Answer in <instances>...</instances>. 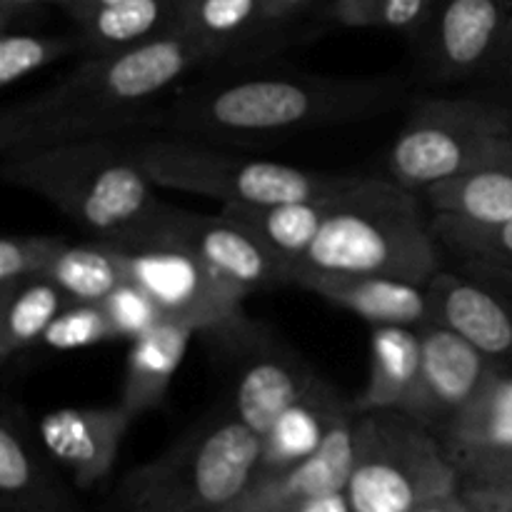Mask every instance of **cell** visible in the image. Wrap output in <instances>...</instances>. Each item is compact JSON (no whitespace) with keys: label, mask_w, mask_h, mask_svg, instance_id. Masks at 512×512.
I'll return each instance as SVG.
<instances>
[{"label":"cell","mask_w":512,"mask_h":512,"mask_svg":"<svg viewBox=\"0 0 512 512\" xmlns=\"http://www.w3.org/2000/svg\"><path fill=\"white\" fill-rule=\"evenodd\" d=\"M430 305L428 323L453 330L490 360H512V308L470 273L440 270L425 285Z\"/></svg>","instance_id":"cell-16"},{"label":"cell","mask_w":512,"mask_h":512,"mask_svg":"<svg viewBox=\"0 0 512 512\" xmlns=\"http://www.w3.org/2000/svg\"><path fill=\"white\" fill-rule=\"evenodd\" d=\"M195 330L165 320L130 343L120 403L138 418L165 403L170 383L183 365Z\"/></svg>","instance_id":"cell-21"},{"label":"cell","mask_w":512,"mask_h":512,"mask_svg":"<svg viewBox=\"0 0 512 512\" xmlns=\"http://www.w3.org/2000/svg\"><path fill=\"white\" fill-rule=\"evenodd\" d=\"M458 490V465L428 425L403 410L355 413V465L345 488L353 512H415Z\"/></svg>","instance_id":"cell-6"},{"label":"cell","mask_w":512,"mask_h":512,"mask_svg":"<svg viewBox=\"0 0 512 512\" xmlns=\"http://www.w3.org/2000/svg\"><path fill=\"white\" fill-rule=\"evenodd\" d=\"M512 155V105L483 98H423L388 153L390 178L428 190Z\"/></svg>","instance_id":"cell-8"},{"label":"cell","mask_w":512,"mask_h":512,"mask_svg":"<svg viewBox=\"0 0 512 512\" xmlns=\"http://www.w3.org/2000/svg\"><path fill=\"white\" fill-rule=\"evenodd\" d=\"M510 18L512 0H435L418 38L425 73L440 83L488 75Z\"/></svg>","instance_id":"cell-11"},{"label":"cell","mask_w":512,"mask_h":512,"mask_svg":"<svg viewBox=\"0 0 512 512\" xmlns=\"http://www.w3.org/2000/svg\"><path fill=\"white\" fill-rule=\"evenodd\" d=\"M83 53L80 35H35L3 30L0 38V85L10 88L25 75L58 63L65 55Z\"/></svg>","instance_id":"cell-31"},{"label":"cell","mask_w":512,"mask_h":512,"mask_svg":"<svg viewBox=\"0 0 512 512\" xmlns=\"http://www.w3.org/2000/svg\"><path fill=\"white\" fill-rule=\"evenodd\" d=\"M318 3L320 0H265V5H268V18L273 20L275 25L298 18L300 13H305V10H310ZM325 3H328V0H325Z\"/></svg>","instance_id":"cell-39"},{"label":"cell","mask_w":512,"mask_h":512,"mask_svg":"<svg viewBox=\"0 0 512 512\" xmlns=\"http://www.w3.org/2000/svg\"><path fill=\"white\" fill-rule=\"evenodd\" d=\"M260 435L238 415H210L123 485L128 512H235L260 473Z\"/></svg>","instance_id":"cell-5"},{"label":"cell","mask_w":512,"mask_h":512,"mask_svg":"<svg viewBox=\"0 0 512 512\" xmlns=\"http://www.w3.org/2000/svg\"><path fill=\"white\" fill-rule=\"evenodd\" d=\"M5 183L38 195L100 240L120 243L163 210L133 143L85 140L3 155Z\"/></svg>","instance_id":"cell-3"},{"label":"cell","mask_w":512,"mask_h":512,"mask_svg":"<svg viewBox=\"0 0 512 512\" xmlns=\"http://www.w3.org/2000/svg\"><path fill=\"white\" fill-rule=\"evenodd\" d=\"M418 335L423 363L418 393L408 415L443 438L498 368L495 360L443 325L425 323L418 328Z\"/></svg>","instance_id":"cell-12"},{"label":"cell","mask_w":512,"mask_h":512,"mask_svg":"<svg viewBox=\"0 0 512 512\" xmlns=\"http://www.w3.org/2000/svg\"><path fill=\"white\" fill-rule=\"evenodd\" d=\"M348 413H353V405H345L325 380H315L313 388L290 405L260 438L263 453L258 475L278 473L313 455L328 438L330 428Z\"/></svg>","instance_id":"cell-19"},{"label":"cell","mask_w":512,"mask_h":512,"mask_svg":"<svg viewBox=\"0 0 512 512\" xmlns=\"http://www.w3.org/2000/svg\"><path fill=\"white\" fill-rule=\"evenodd\" d=\"M355 465V410L330 428L313 455L278 473L258 475L245 498L250 512H273L300 500L343 493Z\"/></svg>","instance_id":"cell-17"},{"label":"cell","mask_w":512,"mask_h":512,"mask_svg":"<svg viewBox=\"0 0 512 512\" xmlns=\"http://www.w3.org/2000/svg\"><path fill=\"white\" fill-rule=\"evenodd\" d=\"M433 215L498 225L512 218V155L423 190Z\"/></svg>","instance_id":"cell-24"},{"label":"cell","mask_w":512,"mask_h":512,"mask_svg":"<svg viewBox=\"0 0 512 512\" xmlns=\"http://www.w3.org/2000/svg\"><path fill=\"white\" fill-rule=\"evenodd\" d=\"M118 340L113 323L105 313L103 303H70L58 318L50 323L40 343L58 353L93 348V345Z\"/></svg>","instance_id":"cell-33"},{"label":"cell","mask_w":512,"mask_h":512,"mask_svg":"<svg viewBox=\"0 0 512 512\" xmlns=\"http://www.w3.org/2000/svg\"><path fill=\"white\" fill-rule=\"evenodd\" d=\"M450 455L512 448V378L495 370L473 403L453 420L443 435Z\"/></svg>","instance_id":"cell-27"},{"label":"cell","mask_w":512,"mask_h":512,"mask_svg":"<svg viewBox=\"0 0 512 512\" xmlns=\"http://www.w3.org/2000/svg\"><path fill=\"white\" fill-rule=\"evenodd\" d=\"M438 245L415 190L393 178L360 175L333 198L328 218L295 275L303 270L385 275L428 285L440 273Z\"/></svg>","instance_id":"cell-4"},{"label":"cell","mask_w":512,"mask_h":512,"mask_svg":"<svg viewBox=\"0 0 512 512\" xmlns=\"http://www.w3.org/2000/svg\"><path fill=\"white\" fill-rule=\"evenodd\" d=\"M45 278L53 280L73 303H103L128 280L123 250L108 240L93 245L60 243Z\"/></svg>","instance_id":"cell-26"},{"label":"cell","mask_w":512,"mask_h":512,"mask_svg":"<svg viewBox=\"0 0 512 512\" xmlns=\"http://www.w3.org/2000/svg\"><path fill=\"white\" fill-rule=\"evenodd\" d=\"M460 488H488L512 493V448L468 453L455 458Z\"/></svg>","instance_id":"cell-35"},{"label":"cell","mask_w":512,"mask_h":512,"mask_svg":"<svg viewBox=\"0 0 512 512\" xmlns=\"http://www.w3.org/2000/svg\"><path fill=\"white\" fill-rule=\"evenodd\" d=\"M335 198V195H333ZM333 198L290 200V203L263 205H223L220 213L248 228L265 248L273 250L283 263L295 270L305 263L325 218L330 213Z\"/></svg>","instance_id":"cell-23"},{"label":"cell","mask_w":512,"mask_h":512,"mask_svg":"<svg viewBox=\"0 0 512 512\" xmlns=\"http://www.w3.org/2000/svg\"><path fill=\"white\" fill-rule=\"evenodd\" d=\"M125 255L128 278L163 310L165 320L203 330H228L243 320L248 293L215 273L193 250L160 238L115 243Z\"/></svg>","instance_id":"cell-9"},{"label":"cell","mask_w":512,"mask_h":512,"mask_svg":"<svg viewBox=\"0 0 512 512\" xmlns=\"http://www.w3.org/2000/svg\"><path fill=\"white\" fill-rule=\"evenodd\" d=\"M103 308L113 323L118 340H138L160 323H165L163 310L158 308L153 298L133 280H125L120 288H115L108 298L103 300Z\"/></svg>","instance_id":"cell-34"},{"label":"cell","mask_w":512,"mask_h":512,"mask_svg":"<svg viewBox=\"0 0 512 512\" xmlns=\"http://www.w3.org/2000/svg\"><path fill=\"white\" fill-rule=\"evenodd\" d=\"M418 328L405 325H373L370 333V378L360 398L353 403L355 413L370 410H403L408 413L420 383Z\"/></svg>","instance_id":"cell-20"},{"label":"cell","mask_w":512,"mask_h":512,"mask_svg":"<svg viewBox=\"0 0 512 512\" xmlns=\"http://www.w3.org/2000/svg\"><path fill=\"white\" fill-rule=\"evenodd\" d=\"M465 273H470L473 278H478L480 283H485L488 288H493L495 293L503 295L512 308V270L495 268V265L485 263H463Z\"/></svg>","instance_id":"cell-37"},{"label":"cell","mask_w":512,"mask_h":512,"mask_svg":"<svg viewBox=\"0 0 512 512\" xmlns=\"http://www.w3.org/2000/svg\"><path fill=\"white\" fill-rule=\"evenodd\" d=\"M318 375L280 345L253 338L240 350L233 385V413L263 438L275 420L298 403Z\"/></svg>","instance_id":"cell-15"},{"label":"cell","mask_w":512,"mask_h":512,"mask_svg":"<svg viewBox=\"0 0 512 512\" xmlns=\"http://www.w3.org/2000/svg\"><path fill=\"white\" fill-rule=\"evenodd\" d=\"M135 158L158 188L203 195L223 205L290 203L333 198L360 175L323 173L245 158L193 140L153 138L133 143Z\"/></svg>","instance_id":"cell-7"},{"label":"cell","mask_w":512,"mask_h":512,"mask_svg":"<svg viewBox=\"0 0 512 512\" xmlns=\"http://www.w3.org/2000/svg\"><path fill=\"white\" fill-rule=\"evenodd\" d=\"M400 78H323L258 73L180 90L155 110L150 128L205 140L285 138L325 125L375 118L403 103Z\"/></svg>","instance_id":"cell-2"},{"label":"cell","mask_w":512,"mask_h":512,"mask_svg":"<svg viewBox=\"0 0 512 512\" xmlns=\"http://www.w3.org/2000/svg\"><path fill=\"white\" fill-rule=\"evenodd\" d=\"M60 243L53 235H5L0 243V300L30 280L45 278Z\"/></svg>","instance_id":"cell-32"},{"label":"cell","mask_w":512,"mask_h":512,"mask_svg":"<svg viewBox=\"0 0 512 512\" xmlns=\"http://www.w3.org/2000/svg\"><path fill=\"white\" fill-rule=\"evenodd\" d=\"M185 0H123L83 15L78 35L83 53H115L175 33L183 25Z\"/></svg>","instance_id":"cell-22"},{"label":"cell","mask_w":512,"mask_h":512,"mask_svg":"<svg viewBox=\"0 0 512 512\" xmlns=\"http://www.w3.org/2000/svg\"><path fill=\"white\" fill-rule=\"evenodd\" d=\"M73 300L48 278L25 283L0 300V360L8 363L20 350L40 343L45 330Z\"/></svg>","instance_id":"cell-28"},{"label":"cell","mask_w":512,"mask_h":512,"mask_svg":"<svg viewBox=\"0 0 512 512\" xmlns=\"http://www.w3.org/2000/svg\"><path fill=\"white\" fill-rule=\"evenodd\" d=\"M135 415L123 403L108 408H58L40 418L38 438L50 458L88 490L105 480L118 460Z\"/></svg>","instance_id":"cell-13"},{"label":"cell","mask_w":512,"mask_h":512,"mask_svg":"<svg viewBox=\"0 0 512 512\" xmlns=\"http://www.w3.org/2000/svg\"><path fill=\"white\" fill-rule=\"evenodd\" d=\"M488 75H493L498 88H503V93L508 95L512 103V18L505 28L503 38H500L498 50H495V58L490 63Z\"/></svg>","instance_id":"cell-36"},{"label":"cell","mask_w":512,"mask_h":512,"mask_svg":"<svg viewBox=\"0 0 512 512\" xmlns=\"http://www.w3.org/2000/svg\"><path fill=\"white\" fill-rule=\"evenodd\" d=\"M273 25L265 0H185L180 28L215 63L248 48Z\"/></svg>","instance_id":"cell-25"},{"label":"cell","mask_w":512,"mask_h":512,"mask_svg":"<svg viewBox=\"0 0 512 512\" xmlns=\"http://www.w3.org/2000/svg\"><path fill=\"white\" fill-rule=\"evenodd\" d=\"M295 285L320 295L328 303L368 320L370 325H405L420 328L430 320L425 285L385 275L353 273H313L295 275Z\"/></svg>","instance_id":"cell-18"},{"label":"cell","mask_w":512,"mask_h":512,"mask_svg":"<svg viewBox=\"0 0 512 512\" xmlns=\"http://www.w3.org/2000/svg\"><path fill=\"white\" fill-rule=\"evenodd\" d=\"M470 500L485 505L493 512H512V493L503 490H488V488H460Z\"/></svg>","instance_id":"cell-40"},{"label":"cell","mask_w":512,"mask_h":512,"mask_svg":"<svg viewBox=\"0 0 512 512\" xmlns=\"http://www.w3.org/2000/svg\"><path fill=\"white\" fill-rule=\"evenodd\" d=\"M435 0H328L325 15L345 28H380L420 38Z\"/></svg>","instance_id":"cell-29"},{"label":"cell","mask_w":512,"mask_h":512,"mask_svg":"<svg viewBox=\"0 0 512 512\" xmlns=\"http://www.w3.org/2000/svg\"><path fill=\"white\" fill-rule=\"evenodd\" d=\"M415 512H475L470 508V503L465 500V495L460 493H450V495H443V498H435L430 500V503L420 505Z\"/></svg>","instance_id":"cell-41"},{"label":"cell","mask_w":512,"mask_h":512,"mask_svg":"<svg viewBox=\"0 0 512 512\" xmlns=\"http://www.w3.org/2000/svg\"><path fill=\"white\" fill-rule=\"evenodd\" d=\"M213 63L183 28L115 53L88 55L0 118V155L48 145L120 140L150 128L160 98L193 70Z\"/></svg>","instance_id":"cell-1"},{"label":"cell","mask_w":512,"mask_h":512,"mask_svg":"<svg viewBox=\"0 0 512 512\" xmlns=\"http://www.w3.org/2000/svg\"><path fill=\"white\" fill-rule=\"evenodd\" d=\"M433 230L440 245L463 263H485L512 270V218L498 225H475L468 220L433 215Z\"/></svg>","instance_id":"cell-30"},{"label":"cell","mask_w":512,"mask_h":512,"mask_svg":"<svg viewBox=\"0 0 512 512\" xmlns=\"http://www.w3.org/2000/svg\"><path fill=\"white\" fill-rule=\"evenodd\" d=\"M460 493H463V490H460ZM463 495H465V493H463ZM465 500H468V503H470V508H473L475 512H493V510H490V508H485V505H480V503H475V500H470L468 495H465Z\"/></svg>","instance_id":"cell-44"},{"label":"cell","mask_w":512,"mask_h":512,"mask_svg":"<svg viewBox=\"0 0 512 512\" xmlns=\"http://www.w3.org/2000/svg\"><path fill=\"white\" fill-rule=\"evenodd\" d=\"M235 512H250V510H245V508H238Z\"/></svg>","instance_id":"cell-45"},{"label":"cell","mask_w":512,"mask_h":512,"mask_svg":"<svg viewBox=\"0 0 512 512\" xmlns=\"http://www.w3.org/2000/svg\"><path fill=\"white\" fill-rule=\"evenodd\" d=\"M143 238L170 240L193 250L215 273L248 295L278 285H293V268L283 263L273 250L265 248L248 228L223 213H188L165 203L143 230L120 243Z\"/></svg>","instance_id":"cell-10"},{"label":"cell","mask_w":512,"mask_h":512,"mask_svg":"<svg viewBox=\"0 0 512 512\" xmlns=\"http://www.w3.org/2000/svg\"><path fill=\"white\" fill-rule=\"evenodd\" d=\"M30 430L23 410H5L0 423V510L3 512H78L73 495Z\"/></svg>","instance_id":"cell-14"},{"label":"cell","mask_w":512,"mask_h":512,"mask_svg":"<svg viewBox=\"0 0 512 512\" xmlns=\"http://www.w3.org/2000/svg\"><path fill=\"white\" fill-rule=\"evenodd\" d=\"M38 3H58V5H65V3H70V0H0V15H3V30H8L10 20H13L15 13H20V10L30 8V5H38Z\"/></svg>","instance_id":"cell-42"},{"label":"cell","mask_w":512,"mask_h":512,"mask_svg":"<svg viewBox=\"0 0 512 512\" xmlns=\"http://www.w3.org/2000/svg\"><path fill=\"white\" fill-rule=\"evenodd\" d=\"M113 3H123V0H70V3H65L63 8L68 10L70 18L80 20L83 15L93 13L95 8H103V5H113Z\"/></svg>","instance_id":"cell-43"},{"label":"cell","mask_w":512,"mask_h":512,"mask_svg":"<svg viewBox=\"0 0 512 512\" xmlns=\"http://www.w3.org/2000/svg\"><path fill=\"white\" fill-rule=\"evenodd\" d=\"M273 512H353V508H350V500L343 490V493H330L320 495V498L300 500V503L285 505V508H278Z\"/></svg>","instance_id":"cell-38"}]
</instances>
